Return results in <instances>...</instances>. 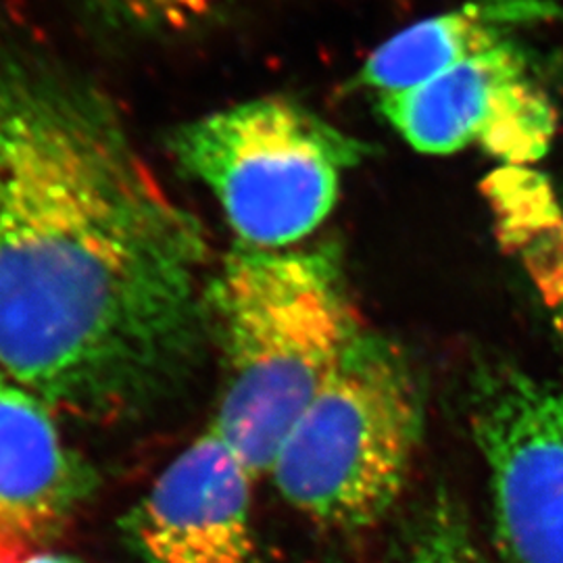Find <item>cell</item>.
I'll return each instance as SVG.
<instances>
[{
	"mask_svg": "<svg viewBox=\"0 0 563 563\" xmlns=\"http://www.w3.org/2000/svg\"><path fill=\"white\" fill-rule=\"evenodd\" d=\"M467 405L504 562L563 563L562 386L514 363H484Z\"/></svg>",
	"mask_w": 563,
	"mask_h": 563,
	"instance_id": "5",
	"label": "cell"
},
{
	"mask_svg": "<svg viewBox=\"0 0 563 563\" xmlns=\"http://www.w3.org/2000/svg\"><path fill=\"white\" fill-rule=\"evenodd\" d=\"M390 128L422 155L478 148L501 167H534L560 113L522 42H504L416 88L378 97Z\"/></svg>",
	"mask_w": 563,
	"mask_h": 563,
	"instance_id": "6",
	"label": "cell"
},
{
	"mask_svg": "<svg viewBox=\"0 0 563 563\" xmlns=\"http://www.w3.org/2000/svg\"><path fill=\"white\" fill-rule=\"evenodd\" d=\"M255 478L213 426L186 446L132 518L151 563H251Z\"/></svg>",
	"mask_w": 563,
	"mask_h": 563,
	"instance_id": "7",
	"label": "cell"
},
{
	"mask_svg": "<svg viewBox=\"0 0 563 563\" xmlns=\"http://www.w3.org/2000/svg\"><path fill=\"white\" fill-rule=\"evenodd\" d=\"M539 0H465L460 7L407 25L362 65L360 84L378 97L416 88L504 42L520 38L543 15Z\"/></svg>",
	"mask_w": 563,
	"mask_h": 563,
	"instance_id": "9",
	"label": "cell"
},
{
	"mask_svg": "<svg viewBox=\"0 0 563 563\" xmlns=\"http://www.w3.org/2000/svg\"><path fill=\"white\" fill-rule=\"evenodd\" d=\"M207 311L225 362L211 426L257 481L362 334L360 313L334 246L239 242L209 278Z\"/></svg>",
	"mask_w": 563,
	"mask_h": 563,
	"instance_id": "2",
	"label": "cell"
},
{
	"mask_svg": "<svg viewBox=\"0 0 563 563\" xmlns=\"http://www.w3.org/2000/svg\"><path fill=\"white\" fill-rule=\"evenodd\" d=\"M505 251L522 267L563 346V190L534 167H499L486 186Z\"/></svg>",
	"mask_w": 563,
	"mask_h": 563,
	"instance_id": "10",
	"label": "cell"
},
{
	"mask_svg": "<svg viewBox=\"0 0 563 563\" xmlns=\"http://www.w3.org/2000/svg\"><path fill=\"white\" fill-rule=\"evenodd\" d=\"M92 9L132 34L188 38L225 20L239 0H88Z\"/></svg>",
	"mask_w": 563,
	"mask_h": 563,
	"instance_id": "11",
	"label": "cell"
},
{
	"mask_svg": "<svg viewBox=\"0 0 563 563\" xmlns=\"http://www.w3.org/2000/svg\"><path fill=\"white\" fill-rule=\"evenodd\" d=\"M90 486L53 407L0 372V563L44 551Z\"/></svg>",
	"mask_w": 563,
	"mask_h": 563,
	"instance_id": "8",
	"label": "cell"
},
{
	"mask_svg": "<svg viewBox=\"0 0 563 563\" xmlns=\"http://www.w3.org/2000/svg\"><path fill=\"white\" fill-rule=\"evenodd\" d=\"M422 428L420 390L401 351L363 328L284 439L269 476L309 520L363 530L399 499Z\"/></svg>",
	"mask_w": 563,
	"mask_h": 563,
	"instance_id": "3",
	"label": "cell"
},
{
	"mask_svg": "<svg viewBox=\"0 0 563 563\" xmlns=\"http://www.w3.org/2000/svg\"><path fill=\"white\" fill-rule=\"evenodd\" d=\"M167 148L205 186L239 244L299 246L334 211L344 176L374 155L288 97H262L178 125Z\"/></svg>",
	"mask_w": 563,
	"mask_h": 563,
	"instance_id": "4",
	"label": "cell"
},
{
	"mask_svg": "<svg viewBox=\"0 0 563 563\" xmlns=\"http://www.w3.org/2000/svg\"><path fill=\"white\" fill-rule=\"evenodd\" d=\"M207 262L109 97L0 41V372L84 420L157 401L209 323Z\"/></svg>",
	"mask_w": 563,
	"mask_h": 563,
	"instance_id": "1",
	"label": "cell"
},
{
	"mask_svg": "<svg viewBox=\"0 0 563 563\" xmlns=\"http://www.w3.org/2000/svg\"><path fill=\"white\" fill-rule=\"evenodd\" d=\"M401 563H488L460 511L439 504L418 528Z\"/></svg>",
	"mask_w": 563,
	"mask_h": 563,
	"instance_id": "12",
	"label": "cell"
},
{
	"mask_svg": "<svg viewBox=\"0 0 563 563\" xmlns=\"http://www.w3.org/2000/svg\"><path fill=\"white\" fill-rule=\"evenodd\" d=\"M21 563H76L65 555H57V553H48V551H38L30 558H25Z\"/></svg>",
	"mask_w": 563,
	"mask_h": 563,
	"instance_id": "13",
	"label": "cell"
}]
</instances>
